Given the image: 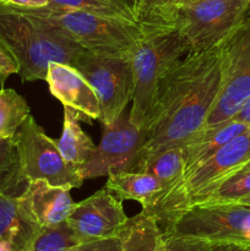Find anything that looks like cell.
<instances>
[{
  "mask_svg": "<svg viewBox=\"0 0 250 251\" xmlns=\"http://www.w3.org/2000/svg\"><path fill=\"white\" fill-rule=\"evenodd\" d=\"M218 46L200 53H188L164 74L159 82L153 119L135 169L166 150L180 147L205 126L220 92Z\"/></svg>",
  "mask_w": 250,
  "mask_h": 251,
  "instance_id": "1",
  "label": "cell"
},
{
  "mask_svg": "<svg viewBox=\"0 0 250 251\" xmlns=\"http://www.w3.org/2000/svg\"><path fill=\"white\" fill-rule=\"evenodd\" d=\"M140 25L144 32L130 55L134 75L130 120L146 134L153 119L159 82L168 69L189 53V47L169 22Z\"/></svg>",
  "mask_w": 250,
  "mask_h": 251,
  "instance_id": "2",
  "label": "cell"
},
{
  "mask_svg": "<svg viewBox=\"0 0 250 251\" xmlns=\"http://www.w3.org/2000/svg\"><path fill=\"white\" fill-rule=\"evenodd\" d=\"M0 42L19 64L22 82L44 81L51 61L71 65L83 50L46 22L1 2Z\"/></svg>",
  "mask_w": 250,
  "mask_h": 251,
  "instance_id": "3",
  "label": "cell"
},
{
  "mask_svg": "<svg viewBox=\"0 0 250 251\" xmlns=\"http://www.w3.org/2000/svg\"><path fill=\"white\" fill-rule=\"evenodd\" d=\"M248 162H250V127L229 140L171 190L162 194L145 212L153 216L161 228L167 230L188 208L205 200L227 176Z\"/></svg>",
  "mask_w": 250,
  "mask_h": 251,
  "instance_id": "4",
  "label": "cell"
},
{
  "mask_svg": "<svg viewBox=\"0 0 250 251\" xmlns=\"http://www.w3.org/2000/svg\"><path fill=\"white\" fill-rule=\"evenodd\" d=\"M20 10L48 24L82 49L104 55L130 58L144 32L137 22L78 10L51 6Z\"/></svg>",
  "mask_w": 250,
  "mask_h": 251,
  "instance_id": "5",
  "label": "cell"
},
{
  "mask_svg": "<svg viewBox=\"0 0 250 251\" xmlns=\"http://www.w3.org/2000/svg\"><path fill=\"white\" fill-rule=\"evenodd\" d=\"M248 17L247 0H198L167 12L159 21L173 25L189 47L200 53L218 46Z\"/></svg>",
  "mask_w": 250,
  "mask_h": 251,
  "instance_id": "6",
  "label": "cell"
},
{
  "mask_svg": "<svg viewBox=\"0 0 250 251\" xmlns=\"http://www.w3.org/2000/svg\"><path fill=\"white\" fill-rule=\"evenodd\" d=\"M221 86L205 126L234 117L250 96V16L220 43Z\"/></svg>",
  "mask_w": 250,
  "mask_h": 251,
  "instance_id": "7",
  "label": "cell"
},
{
  "mask_svg": "<svg viewBox=\"0 0 250 251\" xmlns=\"http://www.w3.org/2000/svg\"><path fill=\"white\" fill-rule=\"evenodd\" d=\"M12 139L21 173L27 181L44 180L70 190L82 185L80 169L64 159L55 140L44 132L32 115L25 120Z\"/></svg>",
  "mask_w": 250,
  "mask_h": 251,
  "instance_id": "8",
  "label": "cell"
},
{
  "mask_svg": "<svg viewBox=\"0 0 250 251\" xmlns=\"http://www.w3.org/2000/svg\"><path fill=\"white\" fill-rule=\"evenodd\" d=\"M163 232L211 244L250 245V205L203 202L191 206Z\"/></svg>",
  "mask_w": 250,
  "mask_h": 251,
  "instance_id": "9",
  "label": "cell"
},
{
  "mask_svg": "<svg viewBox=\"0 0 250 251\" xmlns=\"http://www.w3.org/2000/svg\"><path fill=\"white\" fill-rule=\"evenodd\" d=\"M71 65L95 90L100 104V123L112 125L132 100L134 75L130 58L81 50Z\"/></svg>",
  "mask_w": 250,
  "mask_h": 251,
  "instance_id": "10",
  "label": "cell"
},
{
  "mask_svg": "<svg viewBox=\"0 0 250 251\" xmlns=\"http://www.w3.org/2000/svg\"><path fill=\"white\" fill-rule=\"evenodd\" d=\"M146 134L130 120L126 109L112 125H103L102 139L90 161L81 169L85 179H95L119 172H134Z\"/></svg>",
  "mask_w": 250,
  "mask_h": 251,
  "instance_id": "11",
  "label": "cell"
},
{
  "mask_svg": "<svg viewBox=\"0 0 250 251\" xmlns=\"http://www.w3.org/2000/svg\"><path fill=\"white\" fill-rule=\"evenodd\" d=\"M127 220L122 200L103 188L75 202L66 222L80 243H87L118 237Z\"/></svg>",
  "mask_w": 250,
  "mask_h": 251,
  "instance_id": "12",
  "label": "cell"
},
{
  "mask_svg": "<svg viewBox=\"0 0 250 251\" xmlns=\"http://www.w3.org/2000/svg\"><path fill=\"white\" fill-rule=\"evenodd\" d=\"M44 81L51 96L60 100L64 107L75 110L81 122L100 119V104L95 90L73 65L51 61Z\"/></svg>",
  "mask_w": 250,
  "mask_h": 251,
  "instance_id": "13",
  "label": "cell"
},
{
  "mask_svg": "<svg viewBox=\"0 0 250 251\" xmlns=\"http://www.w3.org/2000/svg\"><path fill=\"white\" fill-rule=\"evenodd\" d=\"M20 200L38 227H53L66 222L75 205L70 189L50 185L44 180L28 181Z\"/></svg>",
  "mask_w": 250,
  "mask_h": 251,
  "instance_id": "14",
  "label": "cell"
},
{
  "mask_svg": "<svg viewBox=\"0 0 250 251\" xmlns=\"http://www.w3.org/2000/svg\"><path fill=\"white\" fill-rule=\"evenodd\" d=\"M249 127V125L233 119L201 127L180 146L184 161V174L181 179L189 176L199 164L212 156L229 140L247 131Z\"/></svg>",
  "mask_w": 250,
  "mask_h": 251,
  "instance_id": "15",
  "label": "cell"
},
{
  "mask_svg": "<svg viewBox=\"0 0 250 251\" xmlns=\"http://www.w3.org/2000/svg\"><path fill=\"white\" fill-rule=\"evenodd\" d=\"M105 189L119 200H134L142 210L151 208L162 191L159 181L153 176L144 172H119L108 176Z\"/></svg>",
  "mask_w": 250,
  "mask_h": 251,
  "instance_id": "16",
  "label": "cell"
},
{
  "mask_svg": "<svg viewBox=\"0 0 250 251\" xmlns=\"http://www.w3.org/2000/svg\"><path fill=\"white\" fill-rule=\"evenodd\" d=\"M38 226L29 218L20 196L0 194V240H7L15 250L22 251Z\"/></svg>",
  "mask_w": 250,
  "mask_h": 251,
  "instance_id": "17",
  "label": "cell"
},
{
  "mask_svg": "<svg viewBox=\"0 0 250 251\" xmlns=\"http://www.w3.org/2000/svg\"><path fill=\"white\" fill-rule=\"evenodd\" d=\"M81 118L75 110L64 107L63 131L56 146L69 164L81 171L93 154L96 145L91 137L81 129Z\"/></svg>",
  "mask_w": 250,
  "mask_h": 251,
  "instance_id": "18",
  "label": "cell"
},
{
  "mask_svg": "<svg viewBox=\"0 0 250 251\" xmlns=\"http://www.w3.org/2000/svg\"><path fill=\"white\" fill-rule=\"evenodd\" d=\"M118 238L122 251H161L164 232L153 216L141 211L126 221Z\"/></svg>",
  "mask_w": 250,
  "mask_h": 251,
  "instance_id": "19",
  "label": "cell"
},
{
  "mask_svg": "<svg viewBox=\"0 0 250 251\" xmlns=\"http://www.w3.org/2000/svg\"><path fill=\"white\" fill-rule=\"evenodd\" d=\"M134 172H144V173L153 176L162 186V191L159 194L161 196L162 194L167 193L174 185H176L183 176L184 161L181 149L173 147V149L166 150L145 161L144 163L139 164Z\"/></svg>",
  "mask_w": 250,
  "mask_h": 251,
  "instance_id": "20",
  "label": "cell"
},
{
  "mask_svg": "<svg viewBox=\"0 0 250 251\" xmlns=\"http://www.w3.org/2000/svg\"><path fill=\"white\" fill-rule=\"evenodd\" d=\"M27 185L28 181L21 173L14 139H0V194L21 196Z\"/></svg>",
  "mask_w": 250,
  "mask_h": 251,
  "instance_id": "21",
  "label": "cell"
},
{
  "mask_svg": "<svg viewBox=\"0 0 250 251\" xmlns=\"http://www.w3.org/2000/svg\"><path fill=\"white\" fill-rule=\"evenodd\" d=\"M31 115L27 100L12 88H0V139H12Z\"/></svg>",
  "mask_w": 250,
  "mask_h": 251,
  "instance_id": "22",
  "label": "cell"
},
{
  "mask_svg": "<svg viewBox=\"0 0 250 251\" xmlns=\"http://www.w3.org/2000/svg\"><path fill=\"white\" fill-rule=\"evenodd\" d=\"M80 244L68 222L53 227H38L22 251H70Z\"/></svg>",
  "mask_w": 250,
  "mask_h": 251,
  "instance_id": "23",
  "label": "cell"
},
{
  "mask_svg": "<svg viewBox=\"0 0 250 251\" xmlns=\"http://www.w3.org/2000/svg\"><path fill=\"white\" fill-rule=\"evenodd\" d=\"M48 6L66 10H78V11L91 12V14L100 15V16L136 22L131 5L125 2L124 0H114V1H105V0H49Z\"/></svg>",
  "mask_w": 250,
  "mask_h": 251,
  "instance_id": "24",
  "label": "cell"
},
{
  "mask_svg": "<svg viewBox=\"0 0 250 251\" xmlns=\"http://www.w3.org/2000/svg\"><path fill=\"white\" fill-rule=\"evenodd\" d=\"M250 195V162L225 179L203 202H238ZM198 205V203H196Z\"/></svg>",
  "mask_w": 250,
  "mask_h": 251,
  "instance_id": "25",
  "label": "cell"
},
{
  "mask_svg": "<svg viewBox=\"0 0 250 251\" xmlns=\"http://www.w3.org/2000/svg\"><path fill=\"white\" fill-rule=\"evenodd\" d=\"M212 247L213 244L205 240L164 232L161 251H212Z\"/></svg>",
  "mask_w": 250,
  "mask_h": 251,
  "instance_id": "26",
  "label": "cell"
},
{
  "mask_svg": "<svg viewBox=\"0 0 250 251\" xmlns=\"http://www.w3.org/2000/svg\"><path fill=\"white\" fill-rule=\"evenodd\" d=\"M166 0H132L131 9L137 24L151 22L157 16Z\"/></svg>",
  "mask_w": 250,
  "mask_h": 251,
  "instance_id": "27",
  "label": "cell"
},
{
  "mask_svg": "<svg viewBox=\"0 0 250 251\" xmlns=\"http://www.w3.org/2000/svg\"><path fill=\"white\" fill-rule=\"evenodd\" d=\"M19 64L0 42V86H4L7 78L14 74H19Z\"/></svg>",
  "mask_w": 250,
  "mask_h": 251,
  "instance_id": "28",
  "label": "cell"
},
{
  "mask_svg": "<svg viewBox=\"0 0 250 251\" xmlns=\"http://www.w3.org/2000/svg\"><path fill=\"white\" fill-rule=\"evenodd\" d=\"M0 2L17 9H39L49 5V0H0Z\"/></svg>",
  "mask_w": 250,
  "mask_h": 251,
  "instance_id": "29",
  "label": "cell"
},
{
  "mask_svg": "<svg viewBox=\"0 0 250 251\" xmlns=\"http://www.w3.org/2000/svg\"><path fill=\"white\" fill-rule=\"evenodd\" d=\"M194 1H198V0H166L163 4V6L161 7V10H159L158 14H157V16L154 17L151 22L159 21V20H161L162 17L167 14V12L171 11V10L175 9V7H178V6H181V5L190 4V2H194ZM147 24H150V22H147Z\"/></svg>",
  "mask_w": 250,
  "mask_h": 251,
  "instance_id": "30",
  "label": "cell"
},
{
  "mask_svg": "<svg viewBox=\"0 0 250 251\" xmlns=\"http://www.w3.org/2000/svg\"><path fill=\"white\" fill-rule=\"evenodd\" d=\"M232 119L250 126V96L245 100V102L243 103L242 107L238 109V112L235 113Z\"/></svg>",
  "mask_w": 250,
  "mask_h": 251,
  "instance_id": "31",
  "label": "cell"
},
{
  "mask_svg": "<svg viewBox=\"0 0 250 251\" xmlns=\"http://www.w3.org/2000/svg\"><path fill=\"white\" fill-rule=\"evenodd\" d=\"M212 251H250V245L213 244Z\"/></svg>",
  "mask_w": 250,
  "mask_h": 251,
  "instance_id": "32",
  "label": "cell"
},
{
  "mask_svg": "<svg viewBox=\"0 0 250 251\" xmlns=\"http://www.w3.org/2000/svg\"><path fill=\"white\" fill-rule=\"evenodd\" d=\"M0 251H16L14 245L7 240H0Z\"/></svg>",
  "mask_w": 250,
  "mask_h": 251,
  "instance_id": "33",
  "label": "cell"
},
{
  "mask_svg": "<svg viewBox=\"0 0 250 251\" xmlns=\"http://www.w3.org/2000/svg\"><path fill=\"white\" fill-rule=\"evenodd\" d=\"M238 202L245 203V205H250V195L245 196V198H243L242 200H240V201H238Z\"/></svg>",
  "mask_w": 250,
  "mask_h": 251,
  "instance_id": "34",
  "label": "cell"
},
{
  "mask_svg": "<svg viewBox=\"0 0 250 251\" xmlns=\"http://www.w3.org/2000/svg\"><path fill=\"white\" fill-rule=\"evenodd\" d=\"M248 2V16H250V0H247Z\"/></svg>",
  "mask_w": 250,
  "mask_h": 251,
  "instance_id": "35",
  "label": "cell"
},
{
  "mask_svg": "<svg viewBox=\"0 0 250 251\" xmlns=\"http://www.w3.org/2000/svg\"><path fill=\"white\" fill-rule=\"evenodd\" d=\"M105 1H114V0H105Z\"/></svg>",
  "mask_w": 250,
  "mask_h": 251,
  "instance_id": "36",
  "label": "cell"
},
{
  "mask_svg": "<svg viewBox=\"0 0 250 251\" xmlns=\"http://www.w3.org/2000/svg\"><path fill=\"white\" fill-rule=\"evenodd\" d=\"M131 1H132V0H131Z\"/></svg>",
  "mask_w": 250,
  "mask_h": 251,
  "instance_id": "37",
  "label": "cell"
}]
</instances>
